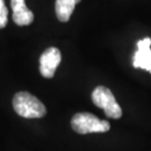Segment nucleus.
Wrapping results in <instances>:
<instances>
[{
  "label": "nucleus",
  "mask_w": 151,
  "mask_h": 151,
  "mask_svg": "<svg viewBox=\"0 0 151 151\" xmlns=\"http://www.w3.org/2000/svg\"><path fill=\"white\" fill-rule=\"evenodd\" d=\"M12 106L18 115L26 119H39L47 113L43 103L29 92H18L12 99Z\"/></svg>",
  "instance_id": "obj_1"
},
{
  "label": "nucleus",
  "mask_w": 151,
  "mask_h": 151,
  "mask_svg": "<svg viewBox=\"0 0 151 151\" xmlns=\"http://www.w3.org/2000/svg\"><path fill=\"white\" fill-rule=\"evenodd\" d=\"M62 55L58 48L49 47L44 52L39 60V70L40 74L46 78H52L54 76L56 68L58 67Z\"/></svg>",
  "instance_id": "obj_4"
},
{
  "label": "nucleus",
  "mask_w": 151,
  "mask_h": 151,
  "mask_svg": "<svg viewBox=\"0 0 151 151\" xmlns=\"http://www.w3.org/2000/svg\"><path fill=\"white\" fill-rule=\"evenodd\" d=\"M92 102L97 108L103 109L104 113L109 119H120L122 116V110L113 93L105 86H97L92 92Z\"/></svg>",
  "instance_id": "obj_3"
},
{
  "label": "nucleus",
  "mask_w": 151,
  "mask_h": 151,
  "mask_svg": "<svg viewBox=\"0 0 151 151\" xmlns=\"http://www.w3.org/2000/svg\"><path fill=\"white\" fill-rule=\"evenodd\" d=\"M72 129L80 134L95 133V132H108L110 130V123L106 120H101L94 114L81 112L76 113L70 121Z\"/></svg>",
  "instance_id": "obj_2"
},
{
  "label": "nucleus",
  "mask_w": 151,
  "mask_h": 151,
  "mask_svg": "<svg viewBox=\"0 0 151 151\" xmlns=\"http://www.w3.org/2000/svg\"><path fill=\"white\" fill-rule=\"evenodd\" d=\"M8 22V9L5 6V0H0V29L5 28Z\"/></svg>",
  "instance_id": "obj_8"
},
{
  "label": "nucleus",
  "mask_w": 151,
  "mask_h": 151,
  "mask_svg": "<svg viewBox=\"0 0 151 151\" xmlns=\"http://www.w3.org/2000/svg\"><path fill=\"white\" fill-rule=\"evenodd\" d=\"M78 2H81V0H56L55 11L58 20L62 22H68L75 9L76 4Z\"/></svg>",
  "instance_id": "obj_7"
},
{
  "label": "nucleus",
  "mask_w": 151,
  "mask_h": 151,
  "mask_svg": "<svg viewBox=\"0 0 151 151\" xmlns=\"http://www.w3.org/2000/svg\"><path fill=\"white\" fill-rule=\"evenodd\" d=\"M137 52L133 56V67L142 68L151 73V38L146 37L137 44Z\"/></svg>",
  "instance_id": "obj_5"
},
{
  "label": "nucleus",
  "mask_w": 151,
  "mask_h": 151,
  "mask_svg": "<svg viewBox=\"0 0 151 151\" xmlns=\"http://www.w3.org/2000/svg\"><path fill=\"white\" fill-rule=\"evenodd\" d=\"M12 20L18 26H28L34 22V14L28 9L25 0H10Z\"/></svg>",
  "instance_id": "obj_6"
}]
</instances>
